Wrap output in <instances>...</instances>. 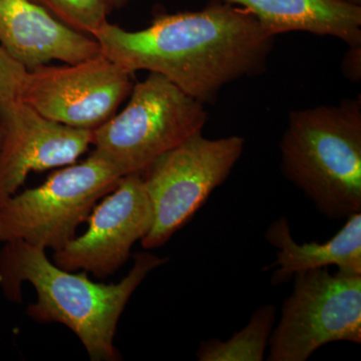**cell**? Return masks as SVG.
I'll use <instances>...</instances> for the list:
<instances>
[{"instance_id":"obj_8","label":"cell","mask_w":361,"mask_h":361,"mask_svg":"<svg viewBox=\"0 0 361 361\" xmlns=\"http://www.w3.org/2000/svg\"><path fill=\"white\" fill-rule=\"evenodd\" d=\"M134 73L103 54L26 73L18 99L54 122L94 130L116 115L134 87Z\"/></svg>"},{"instance_id":"obj_14","label":"cell","mask_w":361,"mask_h":361,"mask_svg":"<svg viewBox=\"0 0 361 361\" xmlns=\"http://www.w3.org/2000/svg\"><path fill=\"white\" fill-rule=\"evenodd\" d=\"M276 320L274 306L264 305L253 313L243 329L227 341H203L197 351L200 361H262Z\"/></svg>"},{"instance_id":"obj_6","label":"cell","mask_w":361,"mask_h":361,"mask_svg":"<svg viewBox=\"0 0 361 361\" xmlns=\"http://www.w3.org/2000/svg\"><path fill=\"white\" fill-rule=\"evenodd\" d=\"M244 149L240 135L208 139L200 130L145 169L154 218L142 246L152 250L165 245L227 180Z\"/></svg>"},{"instance_id":"obj_19","label":"cell","mask_w":361,"mask_h":361,"mask_svg":"<svg viewBox=\"0 0 361 361\" xmlns=\"http://www.w3.org/2000/svg\"><path fill=\"white\" fill-rule=\"evenodd\" d=\"M341 1L346 2V4H353V6H360L361 0H341Z\"/></svg>"},{"instance_id":"obj_2","label":"cell","mask_w":361,"mask_h":361,"mask_svg":"<svg viewBox=\"0 0 361 361\" xmlns=\"http://www.w3.org/2000/svg\"><path fill=\"white\" fill-rule=\"evenodd\" d=\"M166 261L141 252L135 254L132 269L120 282L97 283L85 271L59 267L44 249L16 240L6 242L0 251V287L9 301L20 302L21 285L32 284L37 299L26 310L30 318L68 327L90 360L116 361L121 355L114 341L121 315L137 287Z\"/></svg>"},{"instance_id":"obj_13","label":"cell","mask_w":361,"mask_h":361,"mask_svg":"<svg viewBox=\"0 0 361 361\" xmlns=\"http://www.w3.org/2000/svg\"><path fill=\"white\" fill-rule=\"evenodd\" d=\"M253 14L274 35L303 32L361 45V6L341 0H222Z\"/></svg>"},{"instance_id":"obj_10","label":"cell","mask_w":361,"mask_h":361,"mask_svg":"<svg viewBox=\"0 0 361 361\" xmlns=\"http://www.w3.org/2000/svg\"><path fill=\"white\" fill-rule=\"evenodd\" d=\"M92 142V130L49 120L20 99L0 104V203L30 173L75 163Z\"/></svg>"},{"instance_id":"obj_7","label":"cell","mask_w":361,"mask_h":361,"mask_svg":"<svg viewBox=\"0 0 361 361\" xmlns=\"http://www.w3.org/2000/svg\"><path fill=\"white\" fill-rule=\"evenodd\" d=\"M271 334L270 361H305L331 342H361V275L329 267L294 275Z\"/></svg>"},{"instance_id":"obj_9","label":"cell","mask_w":361,"mask_h":361,"mask_svg":"<svg viewBox=\"0 0 361 361\" xmlns=\"http://www.w3.org/2000/svg\"><path fill=\"white\" fill-rule=\"evenodd\" d=\"M153 218L142 173L123 176L94 207L84 234L54 251L52 261L73 272L111 276L129 260L135 242L148 234Z\"/></svg>"},{"instance_id":"obj_4","label":"cell","mask_w":361,"mask_h":361,"mask_svg":"<svg viewBox=\"0 0 361 361\" xmlns=\"http://www.w3.org/2000/svg\"><path fill=\"white\" fill-rule=\"evenodd\" d=\"M126 176L97 151L49 176L44 184L0 203V242L25 241L56 251L75 238L94 207Z\"/></svg>"},{"instance_id":"obj_18","label":"cell","mask_w":361,"mask_h":361,"mask_svg":"<svg viewBox=\"0 0 361 361\" xmlns=\"http://www.w3.org/2000/svg\"><path fill=\"white\" fill-rule=\"evenodd\" d=\"M106 6H108L109 13H111L116 9H121L129 4L130 0H106Z\"/></svg>"},{"instance_id":"obj_16","label":"cell","mask_w":361,"mask_h":361,"mask_svg":"<svg viewBox=\"0 0 361 361\" xmlns=\"http://www.w3.org/2000/svg\"><path fill=\"white\" fill-rule=\"evenodd\" d=\"M27 70L0 44V104L18 99Z\"/></svg>"},{"instance_id":"obj_17","label":"cell","mask_w":361,"mask_h":361,"mask_svg":"<svg viewBox=\"0 0 361 361\" xmlns=\"http://www.w3.org/2000/svg\"><path fill=\"white\" fill-rule=\"evenodd\" d=\"M343 75L353 82H358L361 78V45L349 47L341 63Z\"/></svg>"},{"instance_id":"obj_5","label":"cell","mask_w":361,"mask_h":361,"mask_svg":"<svg viewBox=\"0 0 361 361\" xmlns=\"http://www.w3.org/2000/svg\"><path fill=\"white\" fill-rule=\"evenodd\" d=\"M120 114L92 130L94 151L126 175L142 173L156 159L203 130L205 104L188 96L168 78L149 73L134 84Z\"/></svg>"},{"instance_id":"obj_3","label":"cell","mask_w":361,"mask_h":361,"mask_svg":"<svg viewBox=\"0 0 361 361\" xmlns=\"http://www.w3.org/2000/svg\"><path fill=\"white\" fill-rule=\"evenodd\" d=\"M282 172L323 216L361 213V99L291 111L280 141Z\"/></svg>"},{"instance_id":"obj_15","label":"cell","mask_w":361,"mask_h":361,"mask_svg":"<svg viewBox=\"0 0 361 361\" xmlns=\"http://www.w3.org/2000/svg\"><path fill=\"white\" fill-rule=\"evenodd\" d=\"M63 25L85 33L94 35L108 23L106 0H33Z\"/></svg>"},{"instance_id":"obj_11","label":"cell","mask_w":361,"mask_h":361,"mask_svg":"<svg viewBox=\"0 0 361 361\" xmlns=\"http://www.w3.org/2000/svg\"><path fill=\"white\" fill-rule=\"evenodd\" d=\"M0 44L27 71L102 54L94 37L63 25L33 0H0Z\"/></svg>"},{"instance_id":"obj_12","label":"cell","mask_w":361,"mask_h":361,"mask_svg":"<svg viewBox=\"0 0 361 361\" xmlns=\"http://www.w3.org/2000/svg\"><path fill=\"white\" fill-rule=\"evenodd\" d=\"M265 237L276 249V260L269 266L275 268L271 278L274 286L291 281L298 273L329 266L361 275V213L346 218L341 229L325 243H297L285 217L271 223Z\"/></svg>"},{"instance_id":"obj_1","label":"cell","mask_w":361,"mask_h":361,"mask_svg":"<svg viewBox=\"0 0 361 361\" xmlns=\"http://www.w3.org/2000/svg\"><path fill=\"white\" fill-rule=\"evenodd\" d=\"M275 37L249 11L216 0L201 11L161 14L137 32L108 21L94 39L118 65L159 73L207 104L225 85L264 73Z\"/></svg>"}]
</instances>
